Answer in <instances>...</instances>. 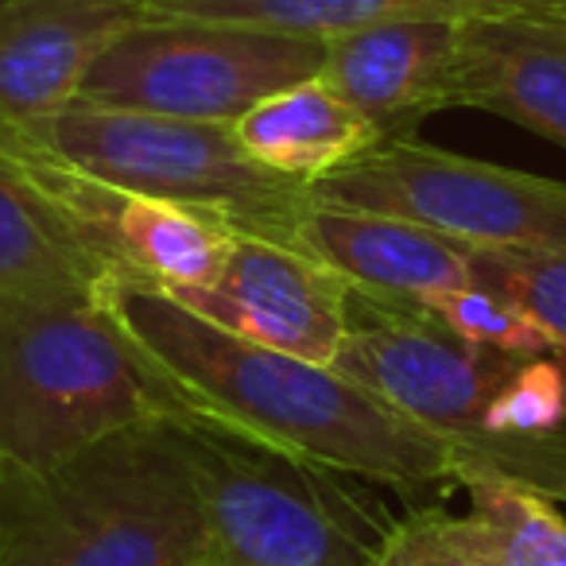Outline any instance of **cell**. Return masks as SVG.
Here are the masks:
<instances>
[{"label":"cell","mask_w":566,"mask_h":566,"mask_svg":"<svg viewBox=\"0 0 566 566\" xmlns=\"http://www.w3.org/2000/svg\"><path fill=\"white\" fill-rule=\"evenodd\" d=\"M105 300L213 423L361 481H450L447 442L342 377L334 365L237 338L148 280H109Z\"/></svg>","instance_id":"obj_1"},{"label":"cell","mask_w":566,"mask_h":566,"mask_svg":"<svg viewBox=\"0 0 566 566\" xmlns=\"http://www.w3.org/2000/svg\"><path fill=\"white\" fill-rule=\"evenodd\" d=\"M206 551L179 423L125 427L40 470L0 462V566H202Z\"/></svg>","instance_id":"obj_2"},{"label":"cell","mask_w":566,"mask_h":566,"mask_svg":"<svg viewBox=\"0 0 566 566\" xmlns=\"http://www.w3.org/2000/svg\"><path fill=\"white\" fill-rule=\"evenodd\" d=\"M213 416L97 300L0 307V462L55 465L136 423Z\"/></svg>","instance_id":"obj_3"},{"label":"cell","mask_w":566,"mask_h":566,"mask_svg":"<svg viewBox=\"0 0 566 566\" xmlns=\"http://www.w3.org/2000/svg\"><path fill=\"white\" fill-rule=\"evenodd\" d=\"M202 496V566H377L400 520L354 473L221 423H179Z\"/></svg>","instance_id":"obj_4"},{"label":"cell","mask_w":566,"mask_h":566,"mask_svg":"<svg viewBox=\"0 0 566 566\" xmlns=\"http://www.w3.org/2000/svg\"><path fill=\"white\" fill-rule=\"evenodd\" d=\"M331 365L439 434L450 450V481L470 485L493 478L566 501L563 434L512 439L485 431V408L520 365L516 357L458 338L419 307L354 292L349 331Z\"/></svg>","instance_id":"obj_5"},{"label":"cell","mask_w":566,"mask_h":566,"mask_svg":"<svg viewBox=\"0 0 566 566\" xmlns=\"http://www.w3.org/2000/svg\"><path fill=\"white\" fill-rule=\"evenodd\" d=\"M4 125L90 179L213 213L241 237L292 244L295 221L311 202L307 182L260 167L237 144L233 125L221 120L71 102L48 117Z\"/></svg>","instance_id":"obj_6"},{"label":"cell","mask_w":566,"mask_h":566,"mask_svg":"<svg viewBox=\"0 0 566 566\" xmlns=\"http://www.w3.org/2000/svg\"><path fill=\"white\" fill-rule=\"evenodd\" d=\"M326 40L229 20L144 17L97 55L74 102L233 125L256 102L318 78Z\"/></svg>","instance_id":"obj_7"},{"label":"cell","mask_w":566,"mask_h":566,"mask_svg":"<svg viewBox=\"0 0 566 566\" xmlns=\"http://www.w3.org/2000/svg\"><path fill=\"white\" fill-rule=\"evenodd\" d=\"M307 190L311 202L392 213L465 249H566V182L458 156L416 136L373 144Z\"/></svg>","instance_id":"obj_8"},{"label":"cell","mask_w":566,"mask_h":566,"mask_svg":"<svg viewBox=\"0 0 566 566\" xmlns=\"http://www.w3.org/2000/svg\"><path fill=\"white\" fill-rule=\"evenodd\" d=\"M167 295L244 342L331 365L349 331L354 287L295 244L237 233L210 287Z\"/></svg>","instance_id":"obj_9"},{"label":"cell","mask_w":566,"mask_h":566,"mask_svg":"<svg viewBox=\"0 0 566 566\" xmlns=\"http://www.w3.org/2000/svg\"><path fill=\"white\" fill-rule=\"evenodd\" d=\"M318 78L380 140L411 136L431 113L458 109V24L396 20L331 35Z\"/></svg>","instance_id":"obj_10"},{"label":"cell","mask_w":566,"mask_h":566,"mask_svg":"<svg viewBox=\"0 0 566 566\" xmlns=\"http://www.w3.org/2000/svg\"><path fill=\"white\" fill-rule=\"evenodd\" d=\"M148 0H0V120H35L78 97L105 48Z\"/></svg>","instance_id":"obj_11"},{"label":"cell","mask_w":566,"mask_h":566,"mask_svg":"<svg viewBox=\"0 0 566 566\" xmlns=\"http://www.w3.org/2000/svg\"><path fill=\"white\" fill-rule=\"evenodd\" d=\"M292 244L334 268L357 295L380 303H423L478 283L465 244L392 213L307 202Z\"/></svg>","instance_id":"obj_12"},{"label":"cell","mask_w":566,"mask_h":566,"mask_svg":"<svg viewBox=\"0 0 566 566\" xmlns=\"http://www.w3.org/2000/svg\"><path fill=\"white\" fill-rule=\"evenodd\" d=\"M458 105L566 148V17L458 24Z\"/></svg>","instance_id":"obj_13"},{"label":"cell","mask_w":566,"mask_h":566,"mask_svg":"<svg viewBox=\"0 0 566 566\" xmlns=\"http://www.w3.org/2000/svg\"><path fill=\"white\" fill-rule=\"evenodd\" d=\"M113 264L0 156V307L97 300Z\"/></svg>","instance_id":"obj_14"},{"label":"cell","mask_w":566,"mask_h":566,"mask_svg":"<svg viewBox=\"0 0 566 566\" xmlns=\"http://www.w3.org/2000/svg\"><path fill=\"white\" fill-rule=\"evenodd\" d=\"M233 136L260 167L307 187L380 144L377 128L323 78H307L256 102L233 120Z\"/></svg>","instance_id":"obj_15"},{"label":"cell","mask_w":566,"mask_h":566,"mask_svg":"<svg viewBox=\"0 0 566 566\" xmlns=\"http://www.w3.org/2000/svg\"><path fill=\"white\" fill-rule=\"evenodd\" d=\"M148 17L229 20L331 40L354 28L396 20L465 24L489 17H566V0H148Z\"/></svg>","instance_id":"obj_16"},{"label":"cell","mask_w":566,"mask_h":566,"mask_svg":"<svg viewBox=\"0 0 566 566\" xmlns=\"http://www.w3.org/2000/svg\"><path fill=\"white\" fill-rule=\"evenodd\" d=\"M470 516L439 512V527L489 566H566V520L555 501L512 481H470Z\"/></svg>","instance_id":"obj_17"},{"label":"cell","mask_w":566,"mask_h":566,"mask_svg":"<svg viewBox=\"0 0 566 566\" xmlns=\"http://www.w3.org/2000/svg\"><path fill=\"white\" fill-rule=\"evenodd\" d=\"M431 315L450 334L473 342V346L501 349V354L516 357V361H535V357H558L551 334L539 326V318L512 300L501 287L489 283H470V287H454V292H439L423 303H408Z\"/></svg>","instance_id":"obj_18"},{"label":"cell","mask_w":566,"mask_h":566,"mask_svg":"<svg viewBox=\"0 0 566 566\" xmlns=\"http://www.w3.org/2000/svg\"><path fill=\"white\" fill-rule=\"evenodd\" d=\"M478 283L501 287L520 300L555 342L566 361V249L563 252H496L470 249Z\"/></svg>","instance_id":"obj_19"},{"label":"cell","mask_w":566,"mask_h":566,"mask_svg":"<svg viewBox=\"0 0 566 566\" xmlns=\"http://www.w3.org/2000/svg\"><path fill=\"white\" fill-rule=\"evenodd\" d=\"M566 427V361L563 357H535L520 361L504 388L485 408L489 434L535 439L558 434Z\"/></svg>","instance_id":"obj_20"},{"label":"cell","mask_w":566,"mask_h":566,"mask_svg":"<svg viewBox=\"0 0 566 566\" xmlns=\"http://www.w3.org/2000/svg\"><path fill=\"white\" fill-rule=\"evenodd\" d=\"M377 566H489L481 558L465 555L458 543L447 539L439 527V512H411L400 520L385 558Z\"/></svg>","instance_id":"obj_21"}]
</instances>
